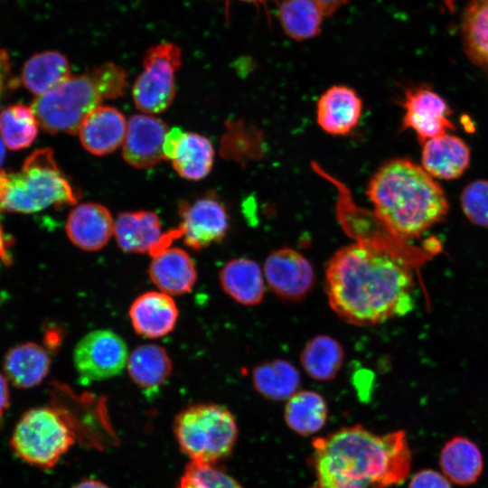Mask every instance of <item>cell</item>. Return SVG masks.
I'll list each match as a JSON object with an SVG mask.
<instances>
[{
	"instance_id": "obj_37",
	"label": "cell",
	"mask_w": 488,
	"mask_h": 488,
	"mask_svg": "<svg viewBox=\"0 0 488 488\" xmlns=\"http://www.w3.org/2000/svg\"><path fill=\"white\" fill-rule=\"evenodd\" d=\"M184 133L178 127H174L167 131L163 144L164 159L172 160L174 158Z\"/></svg>"
},
{
	"instance_id": "obj_8",
	"label": "cell",
	"mask_w": 488,
	"mask_h": 488,
	"mask_svg": "<svg viewBox=\"0 0 488 488\" xmlns=\"http://www.w3.org/2000/svg\"><path fill=\"white\" fill-rule=\"evenodd\" d=\"M181 64L182 51L175 43L161 42L146 51L143 71L132 89L137 109L152 115L171 106L175 97L174 75Z\"/></svg>"
},
{
	"instance_id": "obj_20",
	"label": "cell",
	"mask_w": 488,
	"mask_h": 488,
	"mask_svg": "<svg viewBox=\"0 0 488 488\" xmlns=\"http://www.w3.org/2000/svg\"><path fill=\"white\" fill-rule=\"evenodd\" d=\"M469 146L459 136L449 133L422 145L421 166L435 179L459 178L469 167Z\"/></svg>"
},
{
	"instance_id": "obj_40",
	"label": "cell",
	"mask_w": 488,
	"mask_h": 488,
	"mask_svg": "<svg viewBox=\"0 0 488 488\" xmlns=\"http://www.w3.org/2000/svg\"><path fill=\"white\" fill-rule=\"evenodd\" d=\"M322 7L325 16L332 15L337 11L347 0H316Z\"/></svg>"
},
{
	"instance_id": "obj_10",
	"label": "cell",
	"mask_w": 488,
	"mask_h": 488,
	"mask_svg": "<svg viewBox=\"0 0 488 488\" xmlns=\"http://www.w3.org/2000/svg\"><path fill=\"white\" fill-rule=\"evenodd\" d=\"M178 229L183 242L192 249H202L220 242L227 234L230 216L215 192H208L193 202L182 201Z\"/></svg>"
},
{
	"instance_id": "obj_3",
	"label": "cell",
	"mask_w": 488,
	"mask_h": 488,
	"mask_svg": "<svg viewBox=\"0 0 488 488\" xmlns=\"http://www.w3.org/2000/svg\"><path fill=\"white\" fill-rule=\"evenodd\" d=\"M367 194L377 218L399 240L420 237L449 211L441 185L408 158L383 164L371 179Z\"/></svg>"
},
{
	"instance_id": "obj_41",
	"label": "cell",
	"mask_w": 488,
	"mask_h": 488,
	"mask_svg": "<svg viewBox=\"0 0 488 488\" xmlns=\"http://www.w3.org/2000/svg\"><path fill=\"white\" fill-rule=\"evenodd\" d=\"M0 259L4 262H10V258L7 252V241L0 221Z\"/></svg>"
},
{
	"instance_id": "obj_36",
	"label": "cell",
	"mask_w": 488,
	"mask_h": 488,
	"mask_svg": "<svg viewBox=\"0 0 488 488\" xmlns=\"http://www.w3.org/2000/svg\"><path fill=\"white\" fill-rule=\"evenodd\" d=\"M408 488H452L449 480L432 469H421L410 479Z\"/></svg>"
},
{
	"instance_id": "obj_25",
	"label": "cell",
	"mask_w": 488,
	"mask_h": 488,
	"mask_svg": "<svg viewBox=\"0 0 488 488\" xmlns=\"http://www.w3.org/2000/svg\"><path fill=\"white\" fill-rule=\"evenodd\" d=\"M462 44L467 58L488 74V0H469L461 17Z\"/></svg>"
},
{
	"instance_id": "obj_7",
	"label": "cell",
	"mask_w": 488,
	"mask_h": 488,
	"mask_svg": "<svg viewBox=\"0 0 488 488\" xmlns=\"http://www.w3.org/2000/svg\"><path fill=\"white\" fill-rule=\"evenodd\" d=\"M104 100L89 70L68 80L32 104L38 124L51 134H78L85 117Z\"/></svg>"
},
{
	"instance_id": "obj_28",
	"label": "cell",
	"mask_w": 488,
	"mask_h": 488,
	"mask_svg": "<svg viewBox=\"0 0 488 488\" xmlns=\"http://www.w3.org/2000/svg\"><path fill=\"white\" fill-rule=\"evenodd\" d=\"M344 361L342 344L325 334L311 338L300 353V363L314 380L328 381L336 377Z\"/></svg>"
},
{
	"instance_id": "obj_34",
	"label": "cell",
	"mask_w": 488,
	"mask_h": 488,
	"mask_svg": "<svg viewBox=\"0 0 488 488\" xmlns=\"http://www.w3.org/2000/svg\"><path fill=\"white\" fill-rule=\"evenodd\" d=\"M460 203L471 223L488 228V180L476 179L467 183L462 190Z\"/></svg>"
},
{
	"instance_id": "obj_16",
	"label": "cell",
	"mask_w": 488,
	"mask_h": 488,
	"mask_svg": "<svg viewBox=\"0 0 488 488\" xmlns=\"http://www.w3.org/2000/svg\"><path fill=\"white\" fill-rule=\"evenodd\" d=\"M178 315V307L173 296L161 291L140 295L129 308V318L135 332L149 339L170 333L175 327Z\"/></svg>"
},
{
	"instance_id": "obj_43",
	"label": "cell",
	"mask_w": 488,
	"mask_h": 488,
	"mask_svg": "<svg viewBox=\"0 0 488 488\" xmlns=\"http://www.w3.org/2000/svg\"><path fill=\"white\" fill-rule=\"evenodd\" d=\"M5 155V145L3 139L0 136V165L3 164Z\"/></svg>"
},
{
	"instance_id": "obj_32",
	"label": "cell",
	"mask_w": 488,
	"mask_h": 488,
	"mask_svg": "<svg viewBox=\"0 0 488 488\" xmlns=\"http://www.w3.org/2000/svg\"><path fill=\"white\" fill-rule=\"evenodd\" d=\"M38 121L32 107L14 104L0 113V136L12 150L29 146L38 133Z\"/></svg>"
},
{
	"instance_id": "obj_42",
	"label": "cell",
	"mask_w": 488,
	"mask_h": 488,
	"mask_svg": "<svg viewBox=\"0 0 488 488\" xmlns=\"http://www.w3.org/2000/svg\"><path fill=\"white\" fill-rule=\"evenodd\" d=\"M72 488H109V487L106 485L105 483H103L102 482L93 480V479H86V480L80 481Z\"/></svg>"
},
{
	"instance_id": "obj_38",
	"label": "cell",
	"mask_w": 488,
	"mask_h": 488,
	"mask_svg": "<svg viewBox=\"0 0 488 488\" xmlns=\"http://www.w3.org/2000/svg\"><path fill=\"white\" fill-rule=\"evenodd\" d=\"M11 71L10 57L6 50L0 48V100L9 81Z\"/></svg>"
},
{
	"instance_id": "obj_27",
	"label": "cell",
	"mask_w": 488,
	"mask_h": 488,
	"mask_svg": "<svg viewBox=\"0 0 488 488\" xmlns=\"http://www.w3.org/2000/svg\"><path fill=\"white\" fill-rule=\"evenodd\" d=\"M252 383L257 392L264 398L283 401L299 390L301 376L291 362L276 359L258 364L253 369Z\"/></svg>"
},
{
	"instance_id": "obj_29",
	"label": "cell",
	"mask_w": 488,
	"mask_h": 488,
	"mask_svg": "<svg viewBox=\"0 0 488 488\" xmlns=\"http://www.w3.org/2000/svg\"><path fill=\"white\" fill-rule=\"evenodd\" d=\"M284 417L293 431L302 436H310L324 427L328 418V407L319 393L298 390L286 400Z\"/></svg>"
},
{
	"instance_id": "obj_18",
	"label": "cell",
	"mask_w": 488,
	"mask_h": 488,
	"mask_svg": "<svg viewBox=\"0 0 488 488\" xmlns=\"http://www.w3.org/2000/svg\"><path fill=\"white\" fill-rule=\"evenodd\" d=\"M127 122L116 108H96L81 123L78 131L83 147L94 155H105L123 145Z\"/></svg>"
},
{
	"instance_id": "obj_13",
	"label": "cell",
	"mask_w": 488,
	"mask_h": 488,
	"mask_svg": "<svg viewBox=\"0 0 488 488\" xmlns=\"http://www.w3.org/2000/svg\"><path fill=\"white\" fill-rule=\"evenodd\" d=\"M113 234L123 251L151 255L167 248L173 238L181 236L179 230L164 234L159 217L150 211L119 213L114 222Z\"/></svg>"
},
{
	"instance_id": "obj_23",
	"label": "cell",
	"mask_w": 488,
	"mask_h": 488,
	"mask_svg": "<svg viewBox=\"0 0 488 488\" xmlns=\"http://www.w3.org/2000/svg\"><path fill=\"white\" fill-rule=\"evenodd\" d=\"M51 360L45 349L34 343L13 347L5 355L4 369L12 383L23 389L39 385L47 376Z\"/></svg>"
},
{
	"instance_id": "obj_5",
	"label": "cell",
	"mask_w": 488,
	"mask_h": 488,
	"mask_svg": "<svg viewBox=\"0 0 488 488\" xmlns=\"http://www.w3.org/2000/svg\"><path fill=\"white\" fill-rule=\"evenodd\" d=\"M181 451L191 462L216 465L232 452L238 426L232 413L213 403H198L182 410L174 422Z\"/></svg>"
},
{
	"instance_id": "obj_31",
	"label": "cell",
	"mask_w": 488,
	"mask_h": 488,
	"mask_svg": "<svg viewBox=\"0 0 488 488\" xmlns=\"http://www.w3.org/2000/svg\"><path fill=\"white\" fill-rule=\"evenodd\" d=\"M325 16L316 0H283L278 18L286 34L296 41L311 39L321 32Z\"/></svg>"
},
{
	"instance_id": "obj_21",
	"label": "cell",
	"mask_w": 488,
	"mask_h": 488,
	"mask_svg": "<svg viewBox=\"0 0 488 488\" xmlns=\"http://www.w3.org/2000/svg\"><path fill=\"white\" fill-rule=\"evenodd\" d=\"M222 290L236 302L252 306L260 304L266 294V280L259 265L248 258L228 261L220 271Z\"/></svg>"
},
{
	"instance_id": "obj_15",
	"label": "cell",
	"mask_w": 488,
	"mask_h": 488,
	"mask_svg": "<svg viewBox=\"0 0 488 488\" xmlns=\"http://www.w3.org/2000/svg\"><path fill=\"white\" fill-rule=\"evenodd\" d=\"M362 112V101L358 93L345 85L327 89L316 104V121L332 136H345L358 125Z\"/></svg>"
},
{
	"instance_id": "obj_22",
	"label": "cell",
	"mask_w": 488,
	"mask_h": 488,
	"mask_svg": "<svg viewBox=\"0 0 488 488\" xmlns=\"http://www.w3.org/2000/svg\"><path fill=\"white\" fill-rule=\"evenodd\" d=\"M439 465L444 475L459 485H470L477 481L483 468L479 447L468 438L455 436L441 449Z\"/></svg>"
},
{
	"instance_id": "obj_14",
	"label": "cell",
	"mask_w": 488,
	"mask_h": 488,
	"mask_svg": "<svg viewBox=\"0 0 488 488\" xmlns=\"http://www.w3.org/2000/svg\"><path fill=\"white\" fill-rule=\"evenodd\" d=\"M168 130V126L153 115L132 116L122 145L125 161L139 169L157 164L164 159L163 144Z\"/></svg>"
},
{
	"instance_id": "obj_6",
	"label": "cell",
	"mask_w": 488,
	"mask_h": 488,
	"mask_svg": "<svg viewBox=\"0 0 488 488\" xmlns=\"http://www.w3.org/2000/svg\"><path fill=\"white\" fill-rule=\"evenodd\" d=\"M76 440L67 414L54 406L25 411L16 423L10 445L25 463L43 469L52 468Z\"/></svg>"
},
{
	"instance_id": "obj_1",
	"label": "cell",
	"mask_w": 488,
	"mask_h": 488,
	"mask_svg": "<svg viewBox=\"0 0 488 488\" xmlns=\"http://www.w3.org/2000/svg\"><path fill=\"white\" fill-rule=\"evenodd\" d=\"M324 289L333 312L357 326L404 316L415 306V282L403 256L375 242L336 250L325 265Z\"/></svg>"
},
{
	"instance_id": "obj_19",
	"label": "cell",
	"mask_w": 488,
	"mask_h": 488,
	"mask_svg": "<svg viewBox=\"0 0 488 488\" xmlns=\"http://www.w3.org/2000/svg\"><path fill=\"white\" fill-rule=\"evenodd\" d=\"M152 256L148 274L159 291L173 296L192 289L197 280V270L185 250L167 247Z\"/></svg>"
},
{
	"instance_id": "obj_30",
	"label": "cell",
	"mask_w": 488,
	"mask_h": 488,
	"mask_svg": "<svg viewBox=\"0 0 488 488\" xmlns=\"http://www.w3.org/2000/svg\"><path fill=\"white\" fill-rule=\"evenodd\" d=\"M213 160L214 149L207 137L197 133H184L171 161L180 176L198 181L210 174Z\"/></svg>"
},
{
	"instance_id": "obj_33",
	"label": "cell",
	"mask_w": 488,
	"mask_h": 488,
	"mask_svg": "<svg viewBox=\"0 0 488 488\" xmlns=\"http://www.w3.org/2000/svg\"><path fill=\"white\" fill-rule=\"evenodd\" d=\"M177 488H242L229 474L216 465L190 462Z\"/></svg>"
},
{
	"instance_id": "obj_17",
	"label": "cell",
	"mask_w": 488,
	"mask_h": 488,
	"mask_svg": "<svg viewBox=\"0 0 488 488\" xmlns=\"http://www.w3.org/2000/svg\"><path fill=\"white\" fill-rule=\"evenodd\" d=\"M114 222L106 206L97 202H84L70 212L65 229L68 238L77 248L97 251L113 235Z\"/></svg>"
},
{
	"instance_id": "obj_2",
	"label": "cell",
	"mask_w": 488,
	"mask_h": 488,
	"mask_svg": "<svg viewBox=\"0 0 488 488\" xmlns=\"http://www.w3.org/2000/svg\"><path fill=\"white\" fill-rule=\"evenodd\" d=\"M308 463V488H390L407 479L411 453L403 430L378 435L354 425L315 438Z\"/></svg>"
},
{
	"instance_id": "obj_24",
	"label": "cell",
	"mask_w": 488,
	"mask_h": 488,
	"mask_svg": "<svg viewBox=\"0 0 488 488\" xmlns=\"http://www.w3.org/2000/svg\"><path fill=\"white\" fill-rule=\"evenodd\" d=\"M71 76L68 58L57 51L32 55L23 64L21 80L33 94L42 96Z\"/></svg>"
},
{
	"instance_id": "obj_26",
	"label": "cell",
	"mask_w": 488,
	"mask_h": 488,
	"mask_svg": "<svg viewBox=\"0 0 488 488\" xmlns=\"http://www.w3.org/2000/svg\"><path fill=\"white\" fill-rule=\"evenodd\" d=\"M127 368L137 386L150 390L159 388L167 380L172 372V361L164 348L145 343L129 353Z\"/></svg>"
},
{
	"instance_id": "obj_4",
	"label": "cell",
	"mask_w": 488,
	"mask_h": 488,
	"mask_svg": "<svg viewBox=\"0 0 488 488\" xmlns=\"http://www.w3.org/2000/svg\"><path fill=\"white\" fill-rule=\"evenodd\" d=\"M80 192L59 167L53 151H33L20 171H0V210L34 213L50 206L74 205Z\"/></svg>"
},
{
	"instance_id": "obj_39",
	"label": "cell",
	"mask_w": 488,
	"mask_h": 488,
	"mask_svg": "<svg viewBox=\"0 0 488 488\" xmlns=\"http://www.w3.org/2000/svg\"><path fill=\"white\" fill-rule=\"evenodd\" d=\"M9 407V390L6 379L0 373V418Z\"/></svg>"
},
{
	"instance_id": "obj_44",
	"label": "cell",
	"mask_w": 488,
	"mask_h": 488,
	"mask_svg": "<svg viewBox=\"0 0 488 488\" xmlns=\"http://www.w3.org/2000/svg\"><path fill=\"white\" fill-rule=\"evenodd\" d=\"M230 0H225V3H226V10L228 9V5H229V2ZM241 1H245V2H251V3H254V4H264L266 2V0H241Z\"/></svg>"
},
{
	"instance_id": "obj_9",
	"label": "cell",
	"mask_w": 488,
	"mask_h": 488,
	"mask_svg": "<svg viewBox=\"0 0 488 488\" xmlns=\"http://www.w3.org/2000/svg\"><path fill=\"white\" fill-rule=\"evenodd\" d=\"M125 341L110 330H95L83 336L73 352L75 369L83 383L115 377L128 359Z\"/></svg>"
},
{
	"instance_id": "obj_35",
	"label": "cell",
	"mask_w": 488,
	"mask_h": 488,
	"mask_svg": "<svg viewBox=\"0 0 488 488\" xmlns=\"http://www.w3.org/2000/svg\"><path fill=\"white\" fill-rule=\"evenodd\" d=\"M104 99L124 95L127 85L126 70L114 62H105L89 70Z\"/></svg>"
},
{
	"instance_id": "obj_11",
	"label": "cell",
	"mask_w": 488,
	"mask_h": 488,
	"mask_svg": "<svg viewBox=\"0 0 488 488\" xmlns=\"http://www.w3.org/2000/svg\"><path fill=\"white\" fill-rule=\"evenodd\" d=\"M402 107V128L414 131L421 145L455 129L449 118L452 113L449 105L427 85L406 89Z\"/></svg>"
},
{
	"instance_id": "obj_12",
	"label": "cell",
	"mask_w": 488,
	"mask_h": 488,
	"mask_svg": "<svg viewBox=\"0 0 488 488\" xmlns=\"http://www.w3.org/2000/svg\"><path fill=\"white\" fill-rule=\"evenodd\" d=\"M263 273L270 290L286 301L303 299L315 280L314 270L308 258L287 247L275 249L267 255Z\"/></svg>"
}]
</instances>
